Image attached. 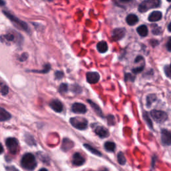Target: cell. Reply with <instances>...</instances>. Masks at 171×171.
I'll return each mask as SVG.
<instances>
[{
    "instance_id": "1",
    "label": "cell",
    "mask_w": 171,
    "mask_h": 171,
    "mask_svg": "<svg viewBox=\"0 0 171 171\" xmlns=\"http://www.w3.org/2000/svg\"><path fill=\"white\" fill-rule=\"evenodd\" d=\"M21 165L22 167L28 170H33L37 166L35 158L31 153L25 154L21 160Z\"/></svg>"
},
{
    "instance_id": "2",
    "label": "cell",
    "mask_w": 171,
    "mask_h": 171,
    "mask_svg": "<svg viewBox=\"0 0 171 171\" xmlns=\"http://www.w3.org/2000/svg\"><path fill=\"white\" fill-rule=\"evenodd\" d=\"M3 13L5 14V16H6L7 18L9 19V20H10V21L13 23V24L16 26V27L20 29V30L26 31V32H28L29 28H28V24L26 22H24L23 21L20 20V19L16 18V16L12 15V14L9 13V12L8 11H3Z\"/></svg>"
},
{
    "instance_id": "3",
    "label": "cell",
    "mask_w": 171,
    "mask_h": 171,
    "mask_svg": "<svg viewBox=\"0 0 171 171\" xmlns=\"http://www.w3.org/2000/svg\"><path fill=\"white\" fill-rule=\"evenodd\" d=\"M160 1L158 0H146L142 2L138 6V11L140 12H146L149 9L156 8L159 7Z\"/></svg>"
},
{
    "instance_id": "4",
    "label": "cell",
    "mask_w": 171,
    "mask_h": 171,
    "mask_svg": "<svg viewBox=\"0 0 171 171\" xmlns=\"http://www.w3.org/2000/svg\"><path fill=\"white\" fill-rule=\"evenodd\" d=\"M72 126L78 130H85L88 127V122L86 119L81 117H74L70 120Z\"/></svg>"
},
{
    "instance_id": "5",
    "label": "cell",
    "mask_w": 171,
    "mask_h": 171,
    "mask_svg": "<svg viewBox=\"0 0 171 171\" xmlns=\"http://www.w3.org/2000/svg\"><path fill=\"white\" fill-rule=\"evenodd\" d=\"M150 115L154 120L158 123H162V122H165L168 118L167 114L165 112L157 110H152L150 112Z\"/></svg>"
},
{
    "instance_id": "6",
    "label": "cell",
    "mask_w": 171,
    "mask_h": 171,
    "mask_svg": "<svg viewBox=\"0 0 171 171\" xmlns=\"http://www.w3.org/2000/svg\"><path fill=\"white\" fill-rule=\"evenodd\" d=\"M6 144L7 148L13 155H16L18 151L19 143L18 140L15 138H8L6 140Z\"/></svg>"
},
{
    "instance_id": "7",
    "label": "cell",
    "mask_w": 171,
    "mask_h": 171,
    "mask_svg": "<svg viewBox=\"0 0 171 171\" xmlns=\"http://www.w3.org/2000/svg\"><path fill=\"white\" fill-rule=\"evenodd\" d=\"M161 141L164 145H171V132L164 129L161 131Z\"/></svg>"
},
{
    "instance_id": "8",
    "label": "cell",
    "mask_w": 171,
    "mask_h": 171,
    "mask_svg": "<svg viewBox=\"0 0 171 171\" xmlns=\"http://www.w3.org/2000/svg\"><path fill=\"white\" fill-rule=\"evenodd\" d=\"M126 34V30L124 28H116L113 30L112 38L113 40L118 41L122 39Z\"/></svg>"
},
{
    "instance_id": "9",
    "label": "cell",
    "mask_w": 171,
    "mask_h": 171,
    "mask_svg": "<svg viewBox=\"0 0 171 171\" xmlns=\"http://www.w3.org/2000/svg\"><path fill=\"white\" fill-rule=\"evenodd\" d=\"M86 80L90 84H96L100 80V75L98 72H89L86 74Z\"/></svg>"
},
{
    "instance_id": "10",
    "label": "cell",
    "mask_w": 171,
    "mask_h": 171,
    "mask_svg": "<svg viewBox=\"0 0 171 171\" xmlns=\"http://www.w3.org/2000/svg\"><path fill=\"white\" fill-rule=\"evenodd\" d=\"M72 110L77 114H84L87 111V108L83 104L74 103L72 106Z\"/></svg>"
},
{
    "instance_id": "11",
    "label": "cell",
    "mask_w": 171,
    "mask_h": 171,
    "mask_svg": "<svg viewBox=\"0 0 171 171\" xmlns=\"http://www.w3.org/2000/svg\"><path fill=\"white\" fill-rule=\"evenodd\" d=\"M50 106L56 112H61L63 110V104L59 100H52L50 102Z\"/></svg>"
},
{
    "instance_id": "12",
    "label": "cell",
    "mask_w": 171,
    "mask_h": 171,
    "mask_svg": "<svg viewBox=\"0 0 171 171\" xmlns=\"http://www.w3.org/2000/svg\"><path fill=\"white\" fill-rule=\"evenodd\" d=\"M85 162V159L79 153H76L74 154L72 157V164L76 166H81Z\"/></svg>"
},
{
    "instance_id": "13",
    "label": "cell",
    "mask_w": 171,
    "mask_h": 171,
    "mask_svg": "<svg viewBox=\"0 0 171 171\" xmlns=\"http://www.w3.org/2000/svg\"><path fill=\"white\" fill-rule=\"evenodd\" d=\"M95 132L100 138H106L109 136V132L106 128L103 126H98L95 129Z\"/></svg>"
},
{
    "instance_id": "14",
    "label": "cell",
    "mask_w": 171,
    "mask_h": 171,
    "mask_svg": "<svg viewBox=\"0 0 171 171\" xmlns=\"http://www.w3.org/2000/svg\"><path fill=\"white\" fill-rule=\"evenodd\" d=\"M162 17V14L159 11H155L150 14L148 17V20L151 22H155L161 20Z\"/></svg>"
},
{
    "instance_id": "15",
    "label": "cell",
    "mask_w": 171,
    "mask_h": 171,
    "mask_svg": "<svg viewBox=\"0 0 171 171\" xmlns=\"http://www.w3.org/2000/svg\"><path fill=\"white\" fill-rule=\"evenodd\" d=\"M16 39V36L13 33H8L6 35H3L1 36V40L2 42L6 43V44H8V43H11L14 42Z\"/></svg>"
},
{
    "instance_id": "16",
    "label": "cell",
    "mask_w": 171,
    "mask_h": 171,
    "mask_svg": "<svg viewBox=\"0 0 171 171\" xmlns=\"http://www.w3.org/2000/svg\"><path fill=\"white\" fill-rule=\"evenodd\" d=\"M11 115L4 109V108L0 107V122L7 121L11 118Z\"/></svg>"
},
{
    "instance_id": "17",
    "label": "cell",
    "mask_w": 171,
    "mask_h": 171,
    "mask_svg": "<svg viewBox=\"0 0 171 171\" xmlns=\"http://www.w3.org/2000/svg\"><path fill=\"white\" fill-rule=\"evenodd\" d=\"M126 22L129 26H134L135 24L138 23V18L135 14H129L126 17Z\"/></svg>"
},
{
    "instance_id": "18",
    "label": "cell",
    "mask_w": 171,
    "mask_h": 171,
    "mask_svg": "<svg viewBox=\"0 0 171 171\" xmlns=\"http://www.w3.org/2000/svg\"><path fill=\"white\" fill-rule=\"evenodd\" d=\"M73 146H74V144L70 140H69L68 138H64L63 140V143H62V148L63 149V150L67 151V150H69L70 149L73 147Z\"/></svg>"
},
{
    "instance_id": "19",
    "label": "cell",
    "mask_w": 171,
    "mask_h": 171,
    "mask_svg": "<svg viewBox=\"0 0 171 171\" xmlns=\"http://www.w3.org/2000/svg\"><path fill=\"white\" fill-rule=\"evenodd\" d=\"M108 44L104 41H101L97 44V50L100 53H105L108 50Z\"/></svg>"
},
{
    "instance_id": "20",
    "label": "cell",
    "mask_w": 171,
    "mask_h": 171,
    "mask_svg": "<svg viewBox=\"0 0 171 171\" xmlns=\"http://www.w3.org/2000/svg\"><path fill=\"white\" fill-rule=\"evenodd\" d=\"M148 28L145 25L140 26L139 27L137 28V32L138 34L142 36V37H145L148 35Z\"/></svg>"
},
{
    "instance_id": "21",
    "label": "cell",
    "mask_w": 171,
    "mask_h": 171,
    "mask_svg": "<svg viewBox=\"0 0 171 171\" xmlns=\"http://www.w3.org/2000/svg\"><path fill=\"white\" fill-rule=\"evenodd\" d=\"M88 102L91 105L92 108H93L96 114H97L98 116H101V117H103L102 112V110H101L100 108L96 104H95L94 102H92V101L90 100H88Z\"/></svg>"
},
{
    "instance_id": "22",
    "label": "cell",
    "mask_w": 171,
    "mask_h": 171,
    "mask_svg": "<svg viewBox=\"0 0 171 171\" xmlns=\"http://www.w3.org/2000/svg\"><path fill=\"white\" fill-rule=\"evenodd\" d=\"M84 146V147H85L86 149H87L88 150L90 151L91 153L94 154V155H97V156H102V154H101V153H100V151H98L97 150V149H96V148H94V147H92V146H90V144H85Z\"/></svg>"
},
{
    "instance_id": "23",
    "label": "cell",
    "mask_w": 171,
    "mask_h": 171,
    "mask_svg": "<svg viewBox=\"0 0 171 171\" xmlns=\"http://www.w3.org/2000/svg\"><path fill=\"white\" fill-rule=\"evenodd\" d=\"M104 148L107 151L114 152L116 148V144L113 142L108 141L104 144Z\"/></svg>"
},
{
    "instance_id": "24",
    "label": "cell",
    "mask_w": 171,
    "mask_h": 171,
    "mask_svg": "<svg viewBox=\"0 0 171 171\" xmlns=\"http://www.w3.org/2000/svg\"><path fill=\"white\" fill-rule=\"evenodd\" d=\"M9 92V89L8 87L6 84H4L0 82V94L3 96H6Z\"/></svg>"
},
{
    "instance_id": "25",
    "label": "cell",
    "mask_w": 171,
    "mask_h": 171,
    "mask_svg": "<svg viewBox=\"0 0 171 171\" xmlns=\"http://www.w3.org/2000/svg\"><path fill=\"white\" fill-rule=\"evenodd\" d=\"M117 159H118V162L121 165H125V163L126 162V159L125 158V156L122 152H120L118 154V156H117Z\"/></svg>"
},
{
    "instance_id": "26",
    "label": "cell",
    "mask_w": 171,
    "mask_h": 171,
    "mask_svg": "<svg viewBox=\"0 0 171 171\" xmlns=\"http://www.w3.org/2000/svg\"><path fill=\"white\" fill-rule=\"evenodd\" d=\"M156 99V97L155 94H150L146 97V105L149 107L151 104L155 102Z\"/></svg>"
},
{
    "instance_id": "27",
    "label": "cell",
    "mask_w": 171,
    "mask_h": 171,
    "mask_svg": "<svg viewBox=\"0 0 171 171\" xmlns=\"http://www.w3.org/2000/svg\"><path fill=\"white\" fill-rule=\"evenodd\" d=\"M143 117H144V119L145 120L146 124H148V126L150 128H153V123H152V121H151V119L149 118V116L148 114V113H146V112H144L143 114Z\"/></svg>"
},
{
    "instance_id": "28",
    "label": "cell",
    "mask_w": 171,
    "mask_h": 171,
    "mask_svg": "<svg viewBox=\"0 0 171 171\" xmlns=\"http://www.w3.org/2000/svg\"><path fill=\"white\" fill-rule=\"evenodd\" d=\"M50 70V64H46L45 66H44V68L41 71H38V70H32L31 72H36V73H43V74H46L48 72H49Z\"/></svg>"
},
{
    "instance_id": "29",
    "label": "cell",
    "mask_w": 171,
    "mask_h": 171,
    "mask_svg": "<svg viewBox=\"0 0 171 171\" xmlns=\"http://www.w3.org/2000/svg\"><path fill=\"white\" fill-rule=\"evenodd\" d=\"M68 91V85L66 84H62L60 86L59 88V92L60 93H66Z\"/></svg>"
},
{
    "instance_id": "30",
    "label": "cell",
    "mask_w": 171,
    "mask_h": 171,
    "mask_svg": "<svg viewBox=\"0 0 171 171\" xmlns=\"http://www.w3.org/2000/svg\"><path fill=\"white\" fill-rule=\"evenodd\" d=\"M152 32H153V34L155 35H159L161 33V29L160 28L158 27V26H155V27H154L153 30H152Z\"/></svg>"
},
{
    "instance_id": "31",
    "label": "cell",
    "mask_w": 171,
    "mask_h": 171,
    "mask_svg": "<svg viewBox=\"0 0 171 171\" xmlns=\"http://www.w3.org/2000/svg\"><path fill=\"white\" fill-rule=\"evenodd\" d=\"M134 79H135V76L131 75V74H125V81H132L133 82L134 80Z\"/></svg>"
},
{
    "instance_id": "32",
    "label": "cell",
    "mask_w": 171,
    "mask_h": 171,
    "mask_svg": "<svg viewBox=\"0 0 171 171\" xmlns=\"http://www.w3.org/2000/svg\"><path fill=\"white\" fill-rule=\"evenodd\" d=\"M165 72L166 75H167V77L171 78V68H170V67L165 66Z\"/></svg>"
},
{
    "instance_id": "33",
    "label": "cell",
    "mask_w": 171,
    "mask_h": 171,
    "mask_svg": "<svg viewBox=\"0 0 171 171\" xmlns=\"http://www.w3.org/2000/svg\"><path fill=\"white\" fill-rule=\"evenodd\" d=\"M144 69V66L138 67V68H133L132 69V72L134 74H138L139 72H140L143 70Z\"/></svg>"
},
{
    "instance_id": "34",
    "label": "cell",
    "mask_w": 171,
    "mask_h": 171,
    "mask_svg": "<svg viewBox=\"0 0 171 171\" xmlns=\"http://www.w3.org/2000/svg\"><path fill=\"white\" fill-rule=\"evenodd\" d=\"M55 76H56V79H61L64 77V74L62 72L57 71L56 73H55Z\"/></svg>"
},
{
    "instance_id": "35",
    "label": "cell",
    "mask_w": 171,
    "mask_h": 171,
    "mask_svg": "<svg viewBox=\"0 0 171 171\" xmlns=\"http://www.w3.org/2000/svg\"><path fill=\"white\" fill-rule=\"evenodd\" d=\"M167 48L169 52H171V37L169 38V40H168L167 44Z\"/></svg>"
},
{
    "instance_id": "36",
    "label": "cell",
    "mask_w": 171,
    "mask_h": 171,
    "mask_svg": "<svg viewBox=\"0 0 171 171\" xmlns=\"http://www.w3.org/2000/svg\"><path fill=\"white\" fill-rule=\"evenodd\" d=\"M143 60V57H142V56H138L135 60V62H138L139 61H140V60Z\"/></svg>"
},
{
    "instance_id": "37",
    "label": "cell",
    "mask_w": 171,
    "mask_h": 171,
    "mask_svg": "<svg viewBox=\"0 0 171 171\" xmlns=\"http://www.w3.org/2000/svg\"><path fill=\"white\" fill-rule=\"evenodd\" d=\"M3 152H4V147H3V146H2V144L0 143V155H1Z\"/></svg>"
},
{
    "instance_id": "38",
    "label": "cell",
    "mask_w": 171,
    "mask_h": 171,
    "mask_svg": "<svg viewBox=\"0 0 171 171\" xmlns=\"http://www.w3.org/2000/svg\"><path fill=\"white\" fill-rule=\"evenodd\" d=\"M168 31H169V32H171V23H170L169 25H168Z\"/></svg>"
},
{
    "instance_id": "39",
    "label": "cell",
    "mask_w": 171,
    "mask_h": 171,
    "mask_svg": "<svg viewBox=\"0 0 171 171\" xmlns=\"http://www.w3.org/2000/svg\"><path fill=\"white\" fill-rule=\"evenodd\" d=\"M5 2L3 1H0V6H4V5H5Z\"/></svg>"
},
{
    "instance_id": "40",
    "label": "cell",
    "mask_w": 171,
    "mask_h": 171,
    "mask_svg": "<svg viewBox=\"0 0 171 171\" xmlns=\"http://www.w3.org/2000/svg\"><path fill=\"white\" fill-rule=\"evenodd\" d=\"M39 171H48V170L46 169V168H41V169Z\"/></svg>"
},
{
    "instance_id": "41",
    "label": "cell",
    "mask_w": 171,
    "mask_h": 171,
    "mask_svg": "<svg viewBox=\"0 0 171 171\" xmlns=\"http://www.w3.org/2000/svg\"><path fill=\"white\" fill-rule=\"evenodd\" d=\"M99 171H108V169H106V168H102V169H101Z\"/></svg>"
},
{
    "instance_id": "42",
    "label": "cell",
    "mask_w": 171,
    "mask_h": 171,
    "mask_svg": "<svg viewBox=\"0 0 171 171\" xmlns=\"http://www.w3.org/2000/svg\"><path fill=\"white\" fill-rule=\"evenodd\" d=\"M170 68H171V64H170Z\"/></svg>"
}]
</instances>
